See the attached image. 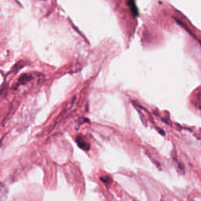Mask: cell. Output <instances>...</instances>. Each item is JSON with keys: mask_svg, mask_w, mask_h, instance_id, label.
Masks as SVG:
<instances>
[{"mask_svg": "<svg viewBox=\"0 0 201 201\" xmlns=\"http://www.w3.org/2000/svg\"><path fill=\"white\" fill-rule=\"evenodd\" d=\"M100 180L107 186L111 185L112 183V178H110L109 176H101L100 178Z\"/></svg>", "mask_w": 201, "mask_h": 201, "instance_id": "5", "label": "cell"}, {"mask_svg": "<svg viewBox=\"0 0 201 201\" xmlns=\"http://www.w3.org/2000/svg\"><path fill=\"white\" fill-rule=\"evenodd\" d=\"M128 4L129 7L130 9V11H131V13L134 16H138V9L137 8V6L135 5V3L134 1H130L127 3Z\"/></svg>", "mask_w": 201, "mask_h": 201, "instance_id": "3", "label": "cell"}, {"mask_svg": "<svg viewBox=\"0 0 201 201\" xmlns=\"http://www.w3.org/2000/svg\"><path fill=\"white\" fill-rule=\"evenodd\" d=\"M32 79V76L29 74H23V75L18 79V85L25 84Z\"/></svg>", "mask_w": 201, "mask_h": 201, "instance_id": "2", "label": "cell"}, {"mask_svg": "<svg viewBox=\"0 0 201 201\" xmlns=\"http://www.w3.org/2000/svg\"><path fill=\"white\" fill-rule=\"evenodd\" d=\"M25 65V63L24 61H18L17 63H16V65L12 68V70H11V72H17L18 71H20L21 69Z\"/></svg>", "mask_w": 201, "mask_h": 201, "instance_id": "4", "label": "cell"}, {"mask_svg": "<svg viewBox=\"0 0 201 201\" xmlns=\"http://www.w3.org/2000/svg\"><path fill=\"white\" fill-rule=\"evenodd\" d=\"M75 141H76V143H77V145H78L79 147L81 149L85 151L90 150V148H91L90 144L85 140L84 138H83L81 134H79L76 136Z\"/></svg>", "mask_w": 201, "mask_h": 201, "instance_id": "1", "label": "cell"}]
</instances>
